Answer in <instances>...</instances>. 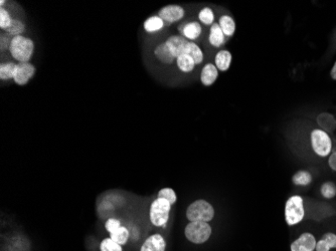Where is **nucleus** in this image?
I'll list each match as a JSON object with an SVG mask.
<instances>
[{"mask_svg":"<svg viewBox=\"0 0 336 251\" xmlns=\"http://www.w3.org/2000/svg\"><path fill=\"white\" fill-rule=\"evenodd\" d=\"M34 51L33 42L24 35L12 37L9 52L18 63H29Z\"/></svg>","mask_w":336,"mask_h":251,"instance_id":"f257e3e1","label":"nucleus"},{"mask_svg":"<svg viewBox=\"0 0 336 251\" xmlns=\"http://www.w3.org/2000/svg\"><path fill=\"white\" fill-rule=\"evenodd\" d=\"M215 209L213 205L202 199L192 202L186 209V217L192 221H203L210 222L215 217Z\"/></svg>","mask_w":336,"mask_h":251,"instance_id":"f03ea898","label":"nucleus"},{"mask_svg":"<svg viewBox=\"0 0 336 251\" xmlns=\"http://www.w3.org/2000/svg\"><path fill=\"white\" fill-rule=\"evenodd\" d=\"M212 231V226L209 222L192 221L184 229V234L189 241L194 244H202L210 239Z\"/></svg>","mask_w":336,"mask_h":251,"instance_id":"7ed1b4c3","label":"nucleus"},{"mask_svg":"<svg viewBox=\"0 0 336 251\" xmlns=\"http://www.w3.org/2000/svg\"><path fill=\"white\" fill-rule=\"evenodd\" d=\"M305 216L303 198L299 195L291 196L285 204V220L289 226L300 223Z\"/></svg>","mask_w":336,"mask_h":251,"instance_id":"20e7f679","label":"nucleus"},{"mask_svg":"<svg viewBox=\"0 0 336 251\" xmlns=\"http://www.w3.org/2000/svg\"><path fill=\"white\" fill-rule=\"evenodd\" d=\"M310 143L314 153L322 158L330 156L332 150V140L327 132L314 129L310 133Z\"/></svg>","mask_w":336,"mask_h":251,"instance_id":"39448f33","label":"nucleus"},{"mask_svg":"<svg viewBox=\"0 0 336 251\" xmlns=\"http://www.w3.org/2000/svg\"><path fill=\"white\" fill-rule=\"evenodd\" d=\"M171 204L166 199L156 198L150 205L149 218L154 226H165L169 219Z\"/></svg>","mask_w":336,"mask_h":251,"instance_id":"423d86ee","label":"nucleus"},{"mask_svg":"<svg viewBox=\"0 0 336 251\" xmlns=\"http://www.w3.org/2000/svg\"><path fill=\"white\" fill-rule=\"evenodd\" d=\"M157 15L162 18L164 23H177L183 20L185 15V9L177 4H169L159 9Z\"/></svg>","mask_w":336,"mask_h":251,"instance_id":"0eeeda50","label":"nucleus"},{"mask_svg":"<svg viewBox=\"0 0 336 251\" xmlns=\"http://www.w3.org/2000/svg\"><path fill=\"white\" fill-rule=\"evenodd\" d=\"M34 73H35V67L32 64L18 63L13 81L18 86H25L32 79Z\"/></svg>","mask_w":336,"mask_h":251,"instance_id":"6e6552de","label":"nucleus"},{"mask_svg":"<svg viewBox=\"0 0 336 251\" xmlns=\"http://www.w3.org/2000/svg\"><path fill=\"white\" fill-rule=\"evenodd\" d=\"M316 239L311 233H303L291 244V251H313L316 248Z\"/></svg>","mask_w":336,"mask_h":251,"instance_id":"1a4fd4ad","label":"nucleus"},{"mask_svg":"<svg viewBox=\"0 0 336 251\" xmlns=\"http://www.w3.org/2000/svg\"><path fill=\"white\" fill-rule=\"evenodd\" d=\"M188 43L189 41L184 38L182 35H171L165 41L168 49L170 50L171 54L175 57V60L180 54L184 53V49Z\"/></svg>","mask_w":336,"mask_h":251,"instance_id":"9d476101","label":"nucleus"},{"mask_svg":"<svg viewBox=\"0 0 336 251\" xmlns=\"http://www.w3.org/2000/svg\"><path fill=\"white\" fill-rule=\"evenodd\" d=\"M166 242L162 235L153 234L149 236L142 244L140 251H165Z\"/></svg>","mask_w":336,"mask_h":251,"instance_id":"9b49d317","label":"nucleus"},{"mask_svg":"<svg viewBox=\"0 0 336 251\" xmlns=\"http://www.w3.org/2000/svg\"><path fill=\"white\" fill-rule=\"evenodd\" d=\"M218 69L214 64H207L200 72V82L204 87L213 86L218 78Z\"/></svg>","mask_w":336,"mask_h":251,"instance_id":"f8f14e48","label":"nucleus"},{"mask_svg":"<svg viewBox=\"0 0 336 251\" xmlns=\"http://www.w3.org/2000/svg\"><path fill=\"white\" fill-rule=\"evenodd\" d=\"M202 33V26L198 22H191L181 28V35L189 42L196 41Z\"/></svg>","mask_w":336,"mask_h":251,"instance_id":"ddd939ff","label":"nucleus"},{"mask_svg":"<svg viewBox=\"0 0 336 251\" xmlns=\"http://www.w3.org/2000/svg\"><path fill=\"white\" fill-rule=\"evenodd\" d=\"M233 62V55L228 49H220L215 56V66L219 71L229 70Z\"/></svg>","mask_w":336,"mask_h":251,"instance_id":"4468645a","label":"nucleus"},{"mask_svg":"<svg viewBox=\"0 0 336 251\" xmlns=\"http://www.w3.org/2000/svg\"><path fill=\"white\" fill-rule=\"evenodd\" d=\"M209 43L214 47H220L226 43V35L223 34L220 26L218 23H215L210 28V35H209Z\"/></svg>","mask_w":336,"mask_h":251,"instance_id":"2eb2a0df","label":"nucleus"},{"mask_svg":"<svg viewBox=\"0 0 336 251\" xmlns=\"http://www.w3.org/2000/svg\"><path fill=\"white\" fill-rule=\"evenodd\" d=\"M154 55L155 57L163 65H166V66H169L171 64L174 63L175 61V57L171 54L170 50L168 49L167 46L164 43H161L159 44L158 46L155 47L154 49Z\"/></svg>","mask_w":336,"mask_h":251,"instance_id":"dca6fc26","label":"nucleus"},{"mask_svg":"<svg viewBox=\"0 0 336 251\" xmlns=\"http://www.w3.org/2000/svg\"><path fill=\"white\" fill-rule=\"evenodd\" d=\"M317 124L325 132H333L336 129L335 117L329 113H321L317 115Z\"/></svg>","mask_w":336,"mask_h":251,"instance_id":"f3484780","label":"nucleus"},{"mask_svg":"<svg viewBox=\"0 0 336 251\" xmlns=\"http://www.w3.org/2000/svg\"><path fill=\"white\" fill-rule=\"evenodd\" d=\"M218 25L220 26L223 34L226 35V37H232L235 32H236V28L237 25L234 21V18L228 14H223L219 17L218 20Z\"/></svg>","mask_w":336,"mask_h":251,"instance_id":"a211bd4d","label":"nucleus"},{"mask_svg":"<svg viewBox=\"0 0 336 251\" xmlns=\"http://www.w3.org/2000/svg\"><path fill=\"white\" fill-rule=\"evenodd\" d=\"M175 62H176V66L178 69L184 73L192 72L196 66L194 61L192 60V56L186 53L180 54L178 57H176Z\"/></svg>","mask_w":336,"mask_h":251,"instance_id":"6ab92c4d","label":"nucleus"},{"mask_svg":"<svg viewBox=\"0 0 336 251\" xmlns=\"http://www.w3.org/2000/svg\"><path fill=\"white\" fill-rule=\"evenodd\" d=\"M184 53L192 56V60L194 61L196 66L200 65L203 62V59H204L203 51L201 50L199 46H197L194 42L188 43V45L185 46V49H184Z\"/></svg>","mask_w":336,"mask_h":251,"instance_id":"aec40b11","label":"nucleus"},{"mask_svg":"<svg viewBox=\"0 0 336 251\" xmlns=\"http://www.w3.org/2000/svg\"><path fill=\"white\" fill-rule=\"evenodd\" d=\"M164 24L165 23L162 21V18H160L158 15H153L145 21L143 27L147 32L154 33L163 29Z\"/></svg>","mask_w":336,"mask_h":251,"instance_id":"412c9836","label":"nucleus"},{"mask_svg":"<svg viewBox=\"0 0 336 251\" xmlns=\"http://www.w3.org/2000/svg\"><path fill=\"white\" fill-rule=\"evenodd\" d=\"M17 69V64L14 63H5L0 66V80L8 81L13 80Z\"/></svg>","mask_w":336,"mask_h":251,"instance_id":"4be33fe9","label":"nucleus"},{"mask_svg":"<svg viewBox=\"0 0 336 251\" xmlns=\"http://www.w3.org/2000/svg\"><path fill=\"white\" fill-rule=\"evenodd\" d=\"M292 182L296 186H308L312 182V175L306 170H300L293 175Z\"/></svg>","mask_w":336,"mask_h":251,"instance_id":"5701e85b","label":"nucleus"},{"mask_svg":"<svg viewBox=\"0 0 336 251\" xmlns=\"http://www.w3.org/2000/svg\"><path fill=\"white\" fill-rule=\"evenodd\" d=\"M197 17L199 23L207 26H212L215 23V12L211 7H203L200 9Z\"/></svg>","mask_w":336,"mask_h":251,"instance_id":"b1692460","label":"nucleus"},{"mask_svg":"<svg viewBox=\"0 0 336 251\" xmlns=\"http://www.w3.org/2000/svg\"><path fill=\"white\" fill-rule=\"evenodd\" d=\"M110 238H112L118 244L124 245L129 239V230L124 226H121L116 231L110 233Z\"/></svg>","mask_w":336,"mask_h":251,"instance_id":"393cba45","label":"nucleus"},{"mask_svg":"<svg viewBox=\"0 0 336 251\" xmlns=\"http://www.w3.org/2000/svg\"><path fill=\"white\" fill-rule=\"evenodd\" d=\"M25 30V24L22 21L13 18L10 26L6 29V33L12 37L22 35Z\"/></svg>","mask_w":336,"mask_h":251,"instance_id":"a878e982","label":"nucleus"},{"mask_svg":"<svg viewBox=\"0 0 336 251\" xmlns=\"http://www.w3.org/2000/svg\"><path fill=\"white\" fill-rule=\"evenodd\" d=\"M320 193L325 199H332L336 196V185L333 182L323 183L320 188Z\"/></svg>","mask_w":336,"mask_h":251,"instance_id":"bb28decb","label":"nucleus"},{"mask_svg":"<svg viewBox=\"0 0 336 251\" xmlns=\"http://www.w3.org/2000/svg\"><path fill=\"white\" fill-rule=\"evenodd\" d=\"M157 198H163L166 199L168 202L173 205L176 203L177 201V196L176 193L173 189L171 188H162L161 190H159L158 194H157Z\"/></svg>","mask_w":336,"mask_h":251,"instance_id":"cd10ccee","label":"nucleus"},{"mask_svg":"<svg viewBox=\"0 0 336 251\" xmlns=\"http://www.w3.org/2000/svg\"><path fill=\"white\" fill-rule=\"evenodd\" d=\"M101 251H123L122 245L115 242L112 238H105L100 244Z\"/></svg>","mask_w":336,"mask_h":251,"instance_id":"c85d7f7f","label":"nucleus"},{"mask_svg":"<svg viewBox=\"0 0 336 251\" xmlns=\"http://www.w3.org/2000/svg\"><path fill=\"white\" fill-rule=\"evenodd\" d=\"M12 20L10 14L8 13V11L6 9H4L3 7L0 8V27L1 29H7L10 24L12 23Z\"/></svg>","mask_w":336,"mask_h":251,"instance_id":"c756f323","label":"nucleus"},{"mask_svg":"<svg viewBox=\"0 0 336 251\" xmlns=\"http://www.w3.org/2000/svg\"><path fill=\"white\" fill-rule=\"evenodd\" d=\"M119 227H121L120 221L118 219H115V218L108 219L106 224H105V228L109 233H112V232L116 231Z\"/></svg>","mask_w":336,"mask_h":251,"instance_id":"7c9ffc66","label":"nucleus"},{"mask_svg":"<svg viewBox=\"0 0 336 251\" xmlns=\"http://www.w3.org/2000/svg\"><path fill=\"white\" fill-rule=\"evenodd\" d=\"M323 239L328 243L330 248H336V234L326 233L323 235Z\"/></svg>","mask_w":336,"mask_h":251,"instance_id":"2f4dec72","label":"nucleus"},{"mask_svg":"<svg viewBox=\"0 0 336 251\" xmlns=\"http://www.w3.org/2000/svg\"><path fill=\"white\" fill-rule=\"evenodd\" d=\"M316 251H329L331 248L329 247L328 243L322 238L321 240H319L317 243H316Z\"/></svg>","mask_w":336,"mask_h":251,"instance_id":"473e14b6","label":"nucleus"},{"mask_svg":"<svg viewBox=\"0 0 336 251\" xmlns=\"http://www.w3.org/2000/svg\"><path fill=\"white\" fill-rule=\"evenodd\" d=\"M12 38H6L5 34L1 35V49L5 50V49H9L10 47V44H11Z\"/></svg>","mask_w":336,"mask_h":251,"instance_id":"72a5a7b5","label":"nucleus"},{"mask_svg":"<svg viewBox=\"0 0 336 251\" xmlns=\"http://www.w3.org/2000/svg\"><path fill=\"white\" fill-rule=\"evenodd\" d=\"M328 165L329 167L336 172V152L332 153L328 158Z\"/></svg>","mask_w":336,"mask_h":251,"instance_id":"f704fd0d","label":"nucleus"},{"mask_svg":"<svg viewBox=\"0 0 336 251\" xmlns=\"http://www.w3.org/2000/svg\"><path fill=\"white\" fill-rule=\"evenodd\" d=\"M330 76H331L332 80L336 81V62L334 63L333 67H332V69L330 70Z\"/></svg>","mask_w":336,"mask_h":251,"instance_id":"c9c22d12","label":"nucleus"},{"mask_svg":"<svg viewBox=\"0 0 336 251\" xmlns=\"http://www.w3.org/2000/svg\"><path fill=\"white\" fill-rule=\"evenodd\" d=\"M0 4H1V7L4 5V1L3 0H1V2H0Z\"/></svg>","mask_w":336,"mask_h":251,"instance_id":"e433bc0d","label":"nucleus"}]
</instances>
